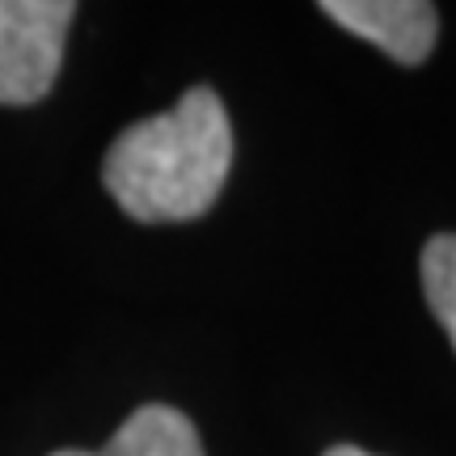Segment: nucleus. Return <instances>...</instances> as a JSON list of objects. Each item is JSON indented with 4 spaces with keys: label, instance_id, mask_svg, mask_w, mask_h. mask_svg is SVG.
I'll return each mask as SVG.
<instances>
[{
    "label": "nucleus",
    "instance_id": "39448f33",
    "mask_svg": "<svg viewBox=\"0 0 456 456\" xmlns=\"http://www.w3.org/2000/svg\"><path fill=\"white\" fill-rule=\"evenodd\" d=\"M423 292L440 330L456 346V232H436L423 245Z\"/></svg>",
    "mask_w": 456,
    "mask_h": 456
},
{
    "label": "nucleus",
    "instance_id": "f03ea898",
    "mask_svg": "<svg viewBox=\"0 0 456 456\" xmlns=\"http://www.w3.org/2000/svg\"><path fill=\"white\" fill-rule=\"evenodd\" d=\"M72 0H0V106H34L64 64Z\"/></svg>",
    "mask_w": 456,
    "mask_h": 456
},
{
    "label": "nucleus",
    "instance_id": "7ed1b4c3",
    "mask_svg": "<svg viewBox=\"0 0 456 456\" xmlns=\"http://www.w3.org/2000/svg\"><path fill=\"white\" fill-rule=\"evenodd\" d=\"M322 13L406 68L423 64L440 34V9L427 0H326Z\"/></svg>",
    "mask_w": 456,
    "mask_h": 456
},
{
    "label": "nucleus",
    "instance_id": "20e7f679",
    "mask_svg": "<svg viewBox=\"0 0 456 456\" xmlns=\"http://www.w3.org/2000/svg\"><path fill=\"white\" fill-rule=\"evenodd\" d=\"M51 456H203V440L182 410L165 406V402H148L135 414H127V423L114 431L106 448L98 452L64 448Z\"/></svg>",
    "mask_w": 456,
    "mask_h": 456
},
{
    "label": "nucleus",
    "instance_id": "423d86ee",
    "mask_svg": "<svg viewBox=\"0 0 456 456\" xmlns=\"http://www.w3.org/2000/svg\"><path fill=\"white\" fill-rule=\"evenodd\" d=\"M326 456H372V452H363V448H351V444H334Z\"/></svg>",
    "mask_w": 456,
    "mask_h": 456
},
{
    "label": "nucleus",
    "instance_id": "f257e3e1",
    "mask_svg": "<svg viewBox=\"0 0 456 456\" xmlns=\"http://www.w3.org/2000/svg\"><path fill=\"white\" fill-rule=\"evenodd\" d=\"M232 169V123L216 89L195 85L174 110L131 123L102 161V186L140 224L212 212Z\"/></svg>",
    "mask_w": 456,
    "mask_h": 456
}]
</instances>
